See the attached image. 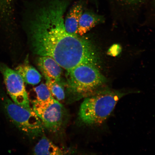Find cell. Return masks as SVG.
I'll return each mask as SVG.
<instances>
[{
    "label": "cell",
    "instance_id": "5b68a950",
    "mask_svg": "<svg viewBox=\"0 0 155 155\" xmlns=\"http://www.w3.org/2000/svg\"><path fill=\"white\" fill-rule=\"evenodd\" d=\"M0 71L3 75L8 93L13 101L23 107L31 108L24 81L18 73L4 63L0 64Z\"/></svg>",
    "mask_w": 155,
    "mask_h": 155
},
{
    "label": "cell",
    "instance_id": "3957f363",
    "mask_svg": "<svg viewBox=\"0 0 155 155\" xmlns=\"http://www.w3.org/2000/svg\"><path fill=\"white\" fill-rule=\"evenodd\" d=\"M67 71L68 88L77 96L94 94L107 82L97 67L91 64H81Z\"/></svg>",
    "mask_w": 155,
    "mask_h": 155
},
{
    "label": "cell",
    "instance_id": "9a60e30c",
    "mask_svg": "<svg viewBox=\"0 0 155 155\" xmlns=\"http://www.w3.org/2000/svg\"><path fill=\"white\" fill-rule=\"evenodd\" d=\"M13 0H0V12L6 13L8 12L11 3Z\"/></svg>",
    "mask_w": 155,
    "mask_h": 155
},
{
    "label": "cell",
    "instance_id": "7a4b0ae2",
    "mask_svg": "<svg viewBox=\"0 0 155 155\" xmlns=\"http://www.w3.org/2000/svg\"><path fill=\"white\" fill-rule=\"evenodd\" d=\"M127 93L106 89L85 98L79 112L80 120L85 124H101L113 111L117 102Z\"/></svg>",
    "mask_w": 155,
    "mask_h": 155
},
{
    "label": "cell",
    "instance_id": "e0dca14e",
    "mask_svg": "<svg viewBox=\"0 0 155 155\" xmlns=\"http://www.w3.org/2000/svg\"><path fill=\"white\" fill-rule=\"evenodd\" d=\"M91 1H97V0H91Z\"/></svg>",
    "mask_w": 155,
    "mask_h": 155
},
{
    "label": "cell",
    "instance_id": "8fae6325",
    "mask_svg": "<svg viewBox=\"0 0 155 155\" xmlns=\"http://www.w3.org/2000/svg\"><path fill=\"white\" fill-rule=\"evenodd\" d=\"M35 155H60L64 152L45 136L42 137L34 149Z\"/></svg>",
    "mask_w": 155,
    "mask_h": 155
},
{
    "label": "cell",
    "instance_id": "ba28073f",
    "mask_svg": "<svg viewBox=\"0 0 155 155\" xmlns=\"http://www.w3.org/2000/svg\"><path fill=\"white\" fill-rule=\"evenodd\" d=\"M85 0H78L73 4L64 19L66 30L69 34L79 36L77 34L79 20L84 11Z\"/></svg>",
    "mask_w": 155,
    "mask_h": 155
},
{
    "label": "cell",
    "instance_id": "8992f818",
    "mask_svg": "<svg viewBox=\"0 0 155 155\" xmlns=\"http://www.w3.org/2000/svg\"><path fill=\"white\" fill-rule=\"evenodd\" d=\"M32 109L40 118L44 127L48 131L55 132L62 124L63 106L57 100L48 103L33 102Z\"/></svg>",
    "mask_w": 155,
    "mask_h": 155
},
{
    "label": "cell",
    "instance_id": "7c38bea8",
    "mask_svg": "<svg viewBox=\"0 0 155 155\" xmlns=\"http://www.w3.org/2000/svg\"><path fill=\"white\" fill-rule=\"evenodd\" d=\"M34 91L36 95V98L32 101V103H48L55 100L52 97L46 84L42 83L34 88Z\"/></svg>",
    "mask_w": 155,
    "mask_h": 155
},
{
    "label": "cell",
    "instance_id": "52a82bcc",
    "mask_svg": "<svg viewBox=\"0 0 155 155\" xmlns=\"http://www.w3.org/2000/svg\"><path fill=\"white\" fill-rule=\"evenodd\" d=\"M38 64L46 80L61 82L62 68L53 58L48 56H40Z\"/></svg>",
    "mask_w": 155,
    "mask_h": 155
},
{
    "label": "cell",
    "instance_id": "2e32d148",
    "mask_svg": "<svg viewBox=\"0 0 155 155\" xmlns=\"http://www.w3.org/2000/svg\"><path fill=\"white\" fill-rule=\"evenodd\" d=\"M148 2H150L153 5L155 6V0H148Z\"/></svg>",
    "mask_w": 155,
    "mask_h": 155
},
{
    "label": "cell",
    "instance_id": "5bb4252c",
    "mask_svg": "<svg viewBox=\"0 0 155 155\" xmlns=\"http://www.w3.org/2000/svg\"><path fill=\"white\" fill-rule=\"evenodd\" d=\"M112 3L116 4L123 6L138 7L146 3L148 0H109Z\"/></svg>",
    "mask_w": 155,
    "mask_h": 155
},
{
    "label": "cell",
    "instance_id": "30bf717a",
    "mask_svg": "<svg viewBox=\"0 0 155 155\" xmlns=\"http://www.w3.org/2000/svg\"><path fill=\"white\" fill-rule=\"evenodd\" d=\"M22 77L25 82L31 85H36L40 82L41 76L34 67L30 65L27 61L18 66L15 69Z\"/></svg>",
    "mask_w": 155,
    "mask_h": 155
},
{
    "label": "cell",
    "instance_id": "4fadbf2b",
    "mask_svg": "<svg viewBox=\"0 0 155 155\" xmlns=\"http://www.w3.org/2000/svg\"><path fill=\"white\" fill-rule=\"evenodd\" d=\"M46 84L54 99L59 102L64 99V89L61 82L47 80H46Z\"/></svg>",
    "mask_w": 155,
    "mask_h": 155
},
{
    "label": "cell",
    "instance_id": "6da1fadb",
    "mask_svg": "<svg viewBox=\"0 0 155 155\" xmlns=\"http://www.w3.org/2000/svg\"><path fill=\"white\" fill-rule=\"evenodd\" d=\"M71 0H38L28 25L32 51L53 58L67 71L81 64L97 66L99 55L92 42L66 30L64 15Z\"/></svg>",
    "mask_w": 155,
    "mask_h": 155
},
{
    "label": "cell",
    "instance_id": "277c9868",
    "mask_svg": "<svg viewBox=\"0 0 155 155\" xmlns=\"http://www.w3.org/2000/svg\"><path fill=\"white\" fill-rule=\"evenodd\" d=\"M3 104L10 119L23 132L35 137L43 134L45 127L32 108L19 106L7 97L4 98Z\"/></svg>",
    "mask_w": 155,
    "mask_h": 155
},
{
    "label": "cell",
    "instance_id": "9c48e42d",
    "mask_svg": "<svg viewBox=\"0 0 155 155\" xmlns=\"http://www.w3.org/2000/svg\"><path fill=\"white\" fill-rule=\"evenodd\" d=\"M104 17L90 10L83 12L79 21L77 34L82 36L94 27L104 22Z\"/></svg>",
    "mask_w": 155,
    "mask_h": 155
}]
</instances>
